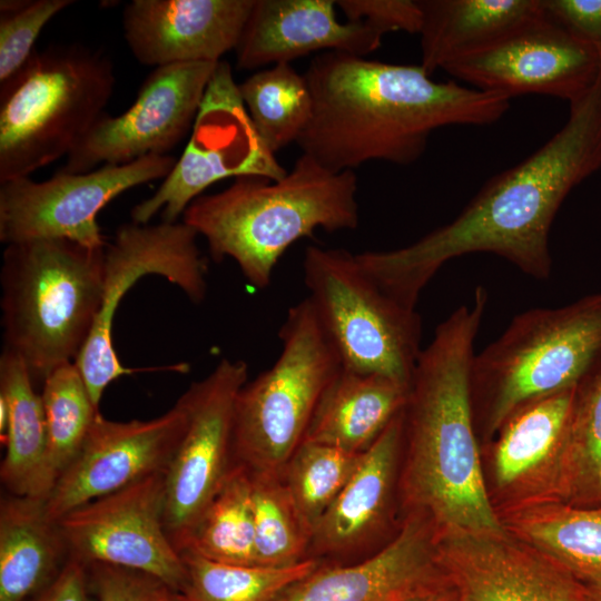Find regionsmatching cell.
I'll list each match as a JSON object with an SVG mask.
<instances>
[{
  "label": "cell",
  "instance_id": "cell-36",
  "mask_svg": "<svg viewBox=\"0 0 601 601\" xmlns=\"http://www.w3.org/2000/svg\"><path fill=\"white\" fill-rule=\"evenodd\" d=\"M72 0L0 1V92L27 69L43 27Z\"/></svg>",
  "mask_w": 601,
  "mask_h": 601
},
{
  "label": "cell",
  "instance_id": "cell-40",
  "mask_svg": "<svg viewBox=\"0 0 601 601\" xmlns=\"http://www.w3.org/2000/svg\"><path fill=\"white\" fill-rule=\"evenodd\" d=\"M31 601H97L88 565L69 556L55 580Z\"/></svg>",
  "mask_w": 601,
  "mask_h": 601
},
{
  "label": "cell",
  "instance_id": "cell-21",
  "mask_svg": "<svg viewBox=\"0 0 601 601\" xmlns=\"http://www.w3.org/2000/svg\"><path fill=\"white\" fill-rule=\"evenodd\" d=\"M336 0H255L235 49L239 69L290 63L317 51L361 57L381 47L383 35L365 22H341Z\"/></svg>",
  "mask_w": 601,
  "mask_h": 601
},
{
  "label": "cell",
  "instance_id": "cell-18",
  "mask_svg": "<svg viewBox=\"0 0 601 601\" xmlns=\"http://www.w3.org/2000/svg\"><path fill=\"white\" fill-rule=\"evenodd\" d=\"M451 583L434 525L422 514L406 513L378 551L354 562L321 564L276 601H406Z\"/></svg>",
  "mask_w": 601,
  "mask_h": 601
},
{
  "label": "cell",
  "instance_id": "cell-20",
  "mask_svg": "<svg viewBox=\"0 0 601 601\" xmlns=\"http://www.w3.org/2000/svg\"><path fill=\"white\" fill-rule=\"evenodd\" d=\"M254 2L132 0L124 9V36L142 65L219 62L236 49Z\"/></svg>",
  "mask_w": 601,
  "mask_h": 601
},
{
  "label": "cell",
  "instance_id": "cell-43",
  "mask_svg": "<svg viewBox=\"0 0 601 601\" xmlns=\"http://www.w3.org/2000/svg\"><path fill=\"white\" fill-rule=\"evenodd\" d=\"M9 421V407L7 404V401L3 396L0 395V434L1 439L4 436L7 432Z\"/></svg>",
  "mask_w": 601,
  "mask_h": 601
},
{
  "label": "cell",
  "instance_id": "cell-13",
  "mask_svg": "<svg viewBox=\"0 0 601 601\" xmlns=\"http://www.w3.org/2000/svg\"><path fill=\"white\" fill-rule=\"evenodd\" d=\"M247 378L246 362L223 358L184 393L188 423L165 473L164 506L165 530L179 553L234 465L235 404Z\"/></svg>",
  "mask_w": 601,
  "mask_h": 601
},
{
  "label": "cell",
  "instance_id": "cell-34",
  "mask_svg": "<svg viewBox=\"0 0 601 601\" xmlns=\"http://www.w3.org/2000/svg\"><path fill=\"white\" fill-rule=\"evenodd\" d=\"M250 477L257 565L287 566L308 559L312 534L282 476L250 473Z\"/></svg>",
  "mask_w": 601,
  "mask_h": 601
},
{
  "label": "cell",
  "instance_id": "cell-5",
  "mask_svg": "<svg viewBox=\"0 0 601 601\" xmlns=\"http://www.w3.org/2000/svg\"><path fill=\"white\" fill-rule=\"evenodd\" d=\"M105 247L58 238L6 245L3 347L23 359L33 382L43 383L83 348L101 305Z\"/></svg>",
  "mask_w": 601,
  "mask_h": 601
},
{
  "label": "cell",
  "instance_id": "cell-8",
  "mask_svg": "<svg viewBox=\"0 0 601 601\" xmlns=\"http://www.w3.org/2000/svg\"><path fill=\"white\" fill-rule=\"evenodd\" d=\"M278 336L282 349L274 365L247 381L236 398L233 462L250 473L282 475L342 370L308 297L288 309Z\"/></svg>",
  "mask_w": 601,
  "mask_h": 601
},
{
  "label": "cell",
  "instance_id": "cell-3",
  "mask_svg": "<svg viewBox=\"0 0 601 601\" xmlns=\"http://www.w3.org/2000/svg\"><path fill=\"white\" fill-rule=\"evenodd\" d=\"M487 304L477 286L422 348L404 407L403 466L397 492L406 513H420L436 534L504 530L485 484L470 372Z\"/></svg>",
  "mask_w": 601,
  "mask_h": 601
},
{
  "label": "cell",
  "instance_id": "cell-39",
  "mask_svg": "<svg viewBox=\"0 0 601 601\" xmlns=\"http://www.w3.org/2000/svg\"><path fill=\"white\" fill-rule=\"evenodd\" d=\"M546 14L601 55V0H543Z\"/></svg>",
  "mask_w": 601,
  "mask_h": 601
},
{
  "label": "cell",
  "instance_id": "cell-41",
  "mask_svg": "<svg viewBox=\"0 0 601 601\" xmlns=\"http://www.w3.org/2000/svg\"><path fill=\"white\" fill-rule=\"evenodd\" d=\"M406 601H462L459 590L453 583L436 591Z\"/></svg>",
  "mask_w": 601,
  "mask_h": 601
},
{
  "label": "cell",
  "instance_id": "cell-17",
  "mask_svg": "<svg viewBox=\"0 0 601 601\" xmlns=\"http://www.w3.org/2000/svg\"><path fill=\"white\" fill-rule=\"evenodd\" d=\"M188 423L183 394L162 415L148 421L116 422L100 413L76 459L60 474L46 500L49 518L166 472Z\"/></svg>",
  "mask_w": 601,
  "mask_h": 601
},
{
  "label": "cell",
  "instance_id": "cell-27",
  "mask_svg": "<svg viewBox=\"0 0 601 601\" xmlns=\"http://www.w3.org/2000/svg\"><path fill=\"white\" fill-rule=\"evenodd\" d=\"M23 359L3 347L0 356V395L9 407L7 432L1 439L6 455L0 479L12 495L47 500L56 477L48 456V437L41 395Z\"/></svg>",
  "mask_w": 601,
  "mask_h": 601
},
{
  "label": "cell",
  "instance_id": "cell-6",
  "mask_svg": "<svg viewBox=\"0 0 601 601\" xmlns=\"http://www.w3.org/2000/svg\"><path fill=\"white\" fill-rule=\"evenodd\" d=\"M600 364L601 293L514 316L472 361L476 431L495 434L515 411L579 386Z\"/></svg>",
  "mask_w": 601,
  "mask_h": 601
},
{
  "label": "cell",
  "instance_id": "cell-42",
  "mask_svg": "<svg viewBox=\"0 0 601 601\" xmlns=\"http://www.w3.org/2000/svg\"><path fill=\"white\" fill-rule=\"evenodd\" d=\"M151 601H181V599L176 591L157 580Z\"/></svg>",
  "mask_w": 601,
  "mask_h": 601
},
{
  "label": "cell",
  "instance_id": "cell-2",
  "mask_svg": "<svg viewBox=\"0 0 601 601\" xmlns=\"http://www.w3.org/2000/svg\"><path fill=\"white\" fill-rule=\"evenodd\" d=\"M311 119L296 144L329 170L371 160L411 165L431 134L446 126H485L510 98L454 81L437 82L421 65H395L341 51L316 56L304 73Z\"/></svg>",
  "mask_w": 601,
  "mask_h": 601
},
{
  "label": "cell",
  "instance_id": "cell-28",
  "mask_svg": "<svg viewBox=\"0 0 601 601\" xmlns=\"http://www.w3.org/2000/svg\"><path fill=\"white\" fill-rule=\"evenodd\" d=\"M504 529L583 583L601 581V506L529 500L496 509Z\"/></svg>",
  "mask_w": 601,
  "mask_h": 601
},
{
  "label": "cell",
  "instance_id": "cell-1",
  "mask_svg": "<svg viewBox=\"0 0 601 601\" xmlns=\"http://www.w3.org/2000/svg\"><path fill=\"white\" fill-rule=\"evenodd\" d=\"M600 168L601 71L570 102L565 124L528 158L485 183L455 219L411 245L356 254L357 260L384 292L415 309L439 269L467 254H494L546 279L554 217L570 191Z\"/></svg>",
  "mask_w": 601,
  "mask_h": 601
},
{
  "label": "cell",
  "instance_id": "cell-24",
  "mask_svg": "<svg viewBox=\"0 0 601 601\" xmlns=\"http://www.w3.org/2000/svg\"><path fill=\"white\" fill-rule=\"evenodd\" d=\"M421 66L432 75L546 17L543 0H420Z\"/></svg>",
  "mask_w": 601,
  "mask_h": 601
},
{
  "label": "cell",
  "instance_id": "cell-14",
  "mask_svg": "<svg viewBox=\"0 0 601 601\" xmlns=\"http://www.w3.org/2000/svg\"><path fill=\"white\" fill-rule=\"evenodd\" d=\"M165 473L147 476L60 518L57 523L69 556L87 565L137 571L180 592L186 568L165 530Z\"/></svg>",
  "mask_w": 601,
  "mask_h": 601
},
{
  "label": "cell",
  "instance_id": "cell-33",
  "mask_svg": "<svg viewBox=\"0 0 601 601\" xmlns=\"http://www.w3.org/2000/svg\"><path fill=\"white\" fill-rule=\"evenodd\" d=\"M48 456L56 482L79 454L100 413L75 362L50 373L42 383Z\"/></svg>",
  "mask_w": 601,
  "mask_h": 601
},
{
  "label": "cell",
  "instance_id": "cell-30",
  "mask_svg": "<svg viewBox=\"0 0 601 601\" xmlns=\"http://www.w3.org/2000/svg\"><path fill=\"white\" fill-rule=\"evenodd\" d=\"M238 91L255 130L272 152L298 140L313 110L304 73L290 63L274 65L248 77Z\"/></svg>",
  "mask_w": 601,
  "mask_h": 601
},
{
  "label": "cell",
  "instance_id": "cell-22",
  "mask_svg": "<svg viewBox=\"0 0 601 601\" xmlns=\"http://www.w3.org/2000/svg\"><path fill=\"white\" fill-rule=\"evenodd\" d=\"M404 410L359 457L339 494L317 522L308 558L322 563L356 556L390 518L404 441Z\"/></svg>",
  "mask_w": 601,
  "mask_h": 601
},
{
  "label": "cell",
  "instance_id": "cell-44",
  "mask_svg": "<svg viewBox=\"0 0 601 601\" xmlns=\"http://www.w3.org/2000/svg\"><path fill=\"white\" fill-rule=\"evenodd\" d=\"M591 601H601V581L584 583Z\"/></svg>",
  "mask_w": 601,
  "mask_h": 601
},
{
  "label": "cell",
  "instance_id": "cell-4",
  "mask_svg": "<svg viewBox=\"0 0 601 601\" xmlns=\"http://www.w3.org/2000/svg\"><path fill=\"white\" fill-rule=\"evenodd\" d=\"M181 217L205 238L216 262L230 257L248 283L262 289L298 239L318 228L332 233L357 227V177L302 154L280 179L236 178L221 191L196 198Z\"/></svg>",
  "mask_w": 601,
  "mask_h": 601
},
{
  "label": "cell",
  "instance_id": "cell-23",
  "mask_svg": "<svg viewBox=\"0 0 601 601\" xmlns=\"http://www.w3.org/2000/svg\"><path fill=\"white\" fill-rule=\"evenodd\" d=\"M577 387L525 404L496 432L499 437L493 447L494 483L496 490L506 496L501 506L546 496Z\"/></svg>",
  "mask_w": 601,
  "mask_h": 601
},
{
  "label": "cell",
  "instance_id": "cell-31",
  "mask_svg": "<svg viewBox=\"0 0 601 601\" xmlns=\"http://www.w3.org/2000/svg\"><path fill=\"white\" fill-rule=\"evenodd\" d=\"M186 551L216 562L257 565L252 477L243 465H233L198 521Z\"/></svg>",
  "mask_w": 601,
  "mask_h": 601
},
{
  "label": "cell",
  "instance_id": "cell-7",
  "mask_svg": "<svg viewBox=\"0 0 601 601\" xmlns=\"http://www.w3.org/2000/svg\"><path fill=\"white\" fill-rule=\"evenodd\" d=\"M115 85L102 50L69 43L37 51L0 92V183L68 157L105 114Z\"/></svg>",
  "mask_w": 601,
  "mask_h": 601
},
{
  "label": "cell",
  "instance_id": "cell-25",
  "mask_svg": "<svg viewBox=\"0 0 601 601\" xmlns=\"http://www.w3.org/2000/svg\"><path fill=\"white\" fill-rule=\"evenodd\" d=\"M69 552L46 500L7 494L0 502V601H31L59 574Z\"/></svg>",
  "mask_w": 601,
  "mask_h": 601
},
{
  "label": "cell",
  "instance_id": "cell-9",
  "mask_svg": "<svg viewBox=\"0 0 601 601\" xmlns=\"http://www.w3.org/2000/svg\"><path fill=\"white\" fill-rule=\"evenodd\" d=\"M304 283L342 367L380 374L411 386L421 354L422 323L410 308L384 292L345 249L309 246Z\"/></svg>",
  "mask_w": 601,
  "mask_h": 601
},
{
  "label": "cell",
  "instance_id": "cell-37",
  "mask_svg": "<svg viewBox=\"0 0 601 601\" xmlns=\"http://www.w3.org/2000/svg\"><path fill=\"white\" fill-rule=\"evenodd\" d=\"M347 21L365 22L381 35L420 33L423 10L420 0H336Z\"/></svg>",
  "mask_w": 601,
  "mask_h": 601
},
{
  "label": "cell",
  "instance_id": "cell-32",
  "mask_svg": "<svg viewBox=\"0 0 601 601\" xmlns=\"http://www.w3.org/2000/svg\"><path fill=\"white\" fill-rule=\"evenodd\" d=\"M186 582L181 601H276L295 582L315 571L322 562L308 558L287 566L221 563L193 552H183Z\"/></svg>",
  "mask_w": 601,
  "mask_h": 601
},
{
  "label": "cell",
  "instance_id": "cell-19",
  "mask_svg": "<svg viewBox=\"0 0 601 601\" xmlns=\"http://www.w3.org/2000/svg\"><path fill=\"white\" fill-rule=\"evenodd\" d=\"M436 535L462 601H591L583 582L505 529Z\"/></svg>",
  "mask_w": 601,
  "mask_h": 601
},
{
  "label": "cell",
  "instance_id": "cell-12",
  "mask_svg": "<svg viewBox=\"0 0 601 601\" xmlns=\"http://www.w3.org/2000/svg\"><path fill=\"white\" fill-rule=\"evenodd\" d=\"M175 162L173 156L151 155L87 173L59 170L43 181L22 177L0 183V240L58 238L105 247L98 213L128 189L165 179Z\"/></svg>",
  "mask_w": 601,
  "mask_h": 601
},
{
  "label": "cell",
  "instance_id": "cell-10",
  "mask_svg": "<svg viewBox=\"0 0 601 601\" xmlns=\"http://www.w3.org/2000/svg\"><path fill=\"white\" fill-rule=\"evenodd\" d=\"M287 170L252 124L230 66L219 61L198 110L191 136L158 189L131 210L132 223H176L186 208L215 183L234 177L280 179Z\"/></svg>",
  "mask_w": 601,
  "mask_h": 601
},
{
  "label": "cell",
  "instance_id": "cell-26",
  "mask_svg": "<svg viewBox=\"0 0 601 601\" xmlns=\"http://www.w3.org/2000/svg\"><path fill=\"white\" fill-rule=\"evenodd\" d=\"M410 387L342 367L322 396L303 442L362 453L404 410Z\"/></svg>",
  "mask_w": 601,
  "mask_h": 601
},
{
  "label": "cell",
  "instance_id": "cell-29",
  "mask_svg": "<svg viewBox=\"0 0 601 601\" xmlns=\"http://www.w3.org/2000/svg\"><path fill=\"white\" fill-rule=\"evenodd\" d=\"M541 500L601 506V364L577 387L554 476Z\"/></svg>",
  "mask_w": 601,
  "mask_h": 601
},
{
  "label": "cell",
  "instance_id": "cell-11",
  "mask_svg": "<svg viewBox=\"0 0 601 601\" xmlns=\"http://www.w3.org/2000/svg\"><path fill=\"white\" fill-rule=\"evenodd\" d=\"M198 234L184 221L129 223L118 227L105 247L101 305L91 333L75 361L93 404L99 408L107 386L139 370L120 362L112 341L116 311L126 293L144 276L159 275L196 304L207 292V264Z\"/></svg>",
  "mask_w": 601,
  "mask_h": 601
},
{
  "label": "cell",
  "instance_id": "cell-38",
  "mask_svg": "<svg viewBox=\"0 0 601 601\" xmlns=\"http://www.w3.org/2000/svg\"><path fill=\"white\" fill-rule=\"evenodd\" d=\"M97 601H151L156 579L106 564L88 565Z\"/></svg>",
  "mask_w": 601,
  "mask_h": 601
},
{
  "label": "cell",
  "instance_id": "cell-35",
  "mask_svg": "<svg viewBox=\"0 0 601 601\" xmlns=\"http://www.w3.org/2000/svg\"><path fill=\"white\" fill-rule=\"evenodd\" d=\"M362 453L303 442L287 462L280 476L311 534L352 476Z\"/></svg>",
  "mask_w": 601,
  "mask_h": 601
},
{
  "label": "cell",
  "instance_id": "cell-15",
  "mask_svg": "<svg viewBox=\"0 0 601 601\" xmlns=\"http://www.w3.org/2000/svg\"><path fill=\"white\" fill-rule=\"evenodd\" d=\"M217 65L189 62L155 68L132 105L118 116L104 114L60 170L87 173L104 165L168 155L191 130Z\"/></svg>",
  "mask_w": 601,
  "mask_h": 601
},
{
  "label": "cell",
  "instance_id": "cell-16",
  "mask_svg": "<svg viewBox=\"0 0 601 601\" xmlns=\"http://www.w3.org/2000/svg\"><path fill=\"white\" fill-rule=\"evenodd\" d=\"M443 70L472 88L510 99L535 93L570 104L598 79L601 55L546 14Z\"/></svg>",
  "mask_w": 601,
  "mask_h": 601
}]
</instances>
